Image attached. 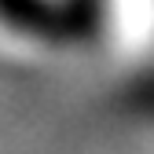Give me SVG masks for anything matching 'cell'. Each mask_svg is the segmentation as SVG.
Segmentation results:
<instances>
[{
    "label": "cell",
    "instance_id": "cell-1",
    "mask_svg": "<svg viewBox=\"0 0 154 154\" xmlns=\"http://www.w3.org/2000/svg\"><path fill=\"white\" fill-rule=\"evenodd\" d=\"M103 37L118 48H143L154 41V0H92Z\"/></svg>",
    "mask_w": 154,
    "mask_h": 154
}]
</instances>
